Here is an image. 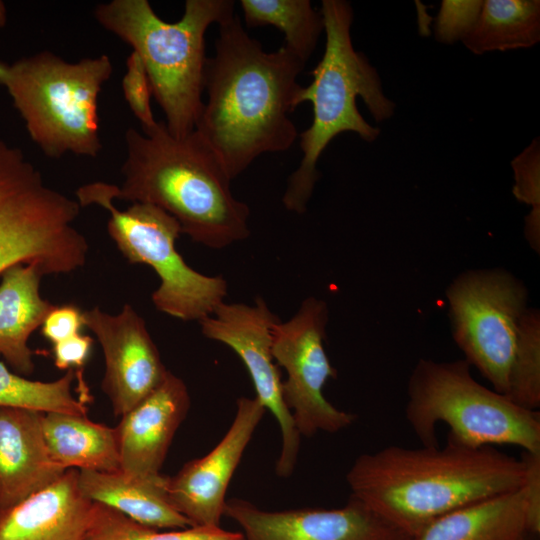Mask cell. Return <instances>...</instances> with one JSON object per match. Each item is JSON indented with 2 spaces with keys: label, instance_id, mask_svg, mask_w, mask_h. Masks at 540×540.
I'll list each match as a JSON object with an SVG mask.
<instances>
[{
  "label": "cell",
  "instance_id": "9a60e30c",
  "mask_svg": "<svg viewBox=\"0 0 540 540\" xmlns=\"http://www.w3.org/2000/svg\"><path fill=\"white\" fill-rule=\"evenodd\" d=\"M224 515L245 540H409L399 529L350 497L337 509L266 511L242 500H226Z\"/></svg>",
  "mask_w": 540,
  "mask_h": 540
},
{
  "label": "cell",
  "instance_id": "83f0119b",
  "mask_svg": "<svg viewBox=\"0 0 540 540\" xmlns=\"http://www.w3.org/2000/svg\"><path fill=\"white\" fill-rule=\"evenodd\" d=\"M516 199L531 207L525 217V236L531 247L539 252L540 247V142L534 139L511 161Z\"/></svg>",
  "mask_w": 540,
  "mask_h": 540
},
{
  "label": "cell",
  "instance_id": "f1b7e54d",
  "mask_svg": "<svg viewBox=\"0 0 540 540\" xmlns=\"http://www.w3.org/2000/svg\"><path fill=\"white\" fill-rule=\"evenodd\" d=\"M124 98L139 123L142 131L154 128L155 120L151 108L152 89L145 66L139 55L132 51L126 60V72L122 78Z\"/></svg>",
  "mask_w": 540,
  "mask_h": 540
},
{
  "label": "cell",
  "instance_id": "d590c367",
  "mask_svg": "<svg viewBox=\"0 0 540 540\" xmlns=\"http://www.w3.org/2000/svg\"><path fill=\"white\" fill-rule=\"evenodd\" d=\"M409 540H411V539H409Z\"/></svg>",
  "mask_w": 540,
  "mask_h": 540
},
{
  "label": "cell",
  "instance_id": "3957f363",
  "mask_svg": "<svg viewBox=\"0 0 540 540\" xmlns=\"http://www.w3.org/2000/svg\"><path fill=\"white\" fill-rule=\"evenodd\" d=\"M124 138L123 181L113 187L116 200L163 209L181 233L209 248L248 238L249 207L233 195L232 179L196 130L177 138L158 121L145 132L130 127Z\"/></svg>",
  "mask_w": 540,
  "mask_h": 540
},
{
  "label": "cell",
  "instance_id": "ba28073f",
  "mask_svg": "<svg viewBox=\"0 0 540 540\" xmlns=\"http://www.w3.org/2000/svg\"><path fill=\"white\" fill-rule=\"evenodd\" d=\"M81 206L46 184L23 151L0 139V275L35 264L44 275L66 274L87 260L88 242L76 228Z\"/></svg>",
  "mask_w": 540,
  "mask_h": 540
},
{
  "label": "cell",
  "instance_id": "7c38bea8",
  "mask_svg": "<svg viewBox=\"0 0 540 540\" xmlns=\"http://www.w3.org/2000/svg\"><path fill=\"white\" fill-rule=\"evenodd\" d=\"M279 320L258 297L254 305L223 302L199 323L206 338L227 345L240 357L254 385L255 397L276 418L282 435L276 473L286 478L294 471L301 435L284 402L283 381L272 354V327Z\"/></svg>",
  "mask_w": 540,
  "mask_h": 540
},
{
  "label": "cell",
  "instance_id": "52a82bcc",
  "mask_svg": "<svg viewBox=\"0 0 540 540\" xmlns=\"http://www.w3.org/2000/svg\"><path fill=\"white\" fill-rule=\"evenodd\" d=\"M465 360L421 359L408 382L405 417L422 446H438L437 423L471 448L514 445L540 453V415L479 383Z\"/></svg>",
  "mask_w": 540,
  "mask_h": 540
},
{
  "label": "cell",
  "instance_id": "6da1fadb",
  "mask_svg": "<svg viewBox=\"0 0 540 540\" xmlns=\"http://www.w3.org/2000/svg\"><path fill=\"white\" fill-rule=\"evenodd\" d=\"M207 58V102L195 130L233 180L264 153L288 150L299 136L289 117L305 62L285 46L267 52L239 16L219 24Z\"/></svg>",
  "mask_w": 540,
  "mask_h": 540
},
{
  "label": "cell",
  "instance_id": "2e32d148",
  "mask_svg": "<svg viewBox=\"0 0 540 540\" xmlns=\"http://www.w3.org/2000/svg\"><path fill=\"white\" fill-rule=\"evenodd\" d=\"M189 407L187 386L168 371L159 387L121 416L115 427L119 470L132 476L160 474L174 435Z\"/></svg>",
  "mask_w": 540,
  "mask_h": 540
},
{
  "label": "cell",
  "instance_id": "d6a6232c",
  "mask_svg": "<svg viewBox=\"0 0 540 540\" xmlns=\"http://www.w3.org/2000/svg\"><path fill=\"white\" fill-rule=\"evenodd\" d=\"M7 20V10L5 4L0 1V28L5 26Z\"/></svg>",
  "mask_w": 540,
  "mask_h": 540
},
{
  "label": "cell",
  "instance_id": "30bf717a",
  "mask_svg": "<svg viewBox=\"0 0 540 540\" xmlns=\"http://www.w3.org/2000/svg\"><path fill=\"white\" fill-rule=\"evenodd\" d=\"M446 295L453 338L465 360L505 395L528 308L525 286L504 270H472L458 276Z\"/></svg>",
  "mask_w": 540,
  "mask_h": 540
},
{
  "label": "cell",
  "instance_id": "44dd1931",
  "mask_svg": "<svg viewBox=\"0 0 540 540\" xmlns=\"http://www.w3.org/2000/svg\"><path fill=\"white\" fill-rule=\"evenodd\" d=\"M0 282V355L19 374L34 370L30 335L41 327L55 306L40 295L44 276L35 264H15L2 274Z\"/></svg>",
  "mask_w": 540,
  "mask_h": 540
},
{
  "label": "cell",
  "instance_id": "8992f818",
  "mask_svg": "<svg viewBox=\"0 0 540 540\" xmlns=\"http://www.w3.org/2000/svg\"><path fill=\"white\" fill-rule=\"evenodd\" d=\"M112 71L106 54L68 62L41 51L12 63L0 60V85L45 156L97 157L102 150L98 97Z\"/></svg>",
  "mask_w": 540,
  "mask_h": 540
},
{
  "label": "cell",
  "instance_id": "f546056e",
  "mask_svg": "<svg viewBox=\"0 0 540 540\" xmlns=\"http://www.w3.org/2000/svg\"><path fill=\"white\" fill-rule=\"evenodd\" d=\"M483 0H442L435 20V38L443 44L462 41L475 26Z\"/></svg>",
  "mask_w": 540,
  "mask_h": 540
},
{
  "label": "cell",
  "instance_id": "ffe728a7",
  "mask_svg": "<svg viewBox=\"0 0 540 540\" xmlns=\"http://www.w3.org/2000/svg\"><path fill=\"white\" fill-rule=\"evenodd\" d=\"M79 487L93 503L109 507L129 519L154 529L178 530L194 527L171 504L167 477L132 476L120 470H78Z\"/></svg>",
  "mask_w": 540,
  "mask_h": 540
},
{
  "label": "cell",
  "instance_id": "9c48e42d",
  "mask_svg": "<svg viewBox=\"0 0 540 540\" xmlns=\"http://www.w3.org/2000/svg\"><path fill=\"white\" fill-rule=\"evenodd\" d=\"M114 184L95 181L76 190L81 207L97 205L110 217L107 232L132 264L150 266L160 279L151 299L155 308L183 321H201L224 302L227 282L190 267L176 249L181 233L177 220L163 209L134 202L126 210L114 205Z\"/></svg>",
  "mask_w": 540,
  "mask_h": 540
},
{
  "label": "cell",
  "instance_id": "1f68e13d",
  "mask_svg": "<svg viewBox=\"0 0 540 540\" xmlns=\"http://www.w3.org/2000/svg\"><path fill=\"white\" fill-rule=\"evenodd\" d=\"M93 339L88 335L77 334L53 345L54 364L58 369L82 368L92 350Z\"/></svg>",
  "mask_w": 540,
  "mask_h": 540
},
{
  "label": "cell",
  "instance_id": "7a4b0ae2",
  "mask_svg": "<svg viewBox=\"0 0 540 540\" xmlns=\"http://www.w3.org/2000/svg\"><path fill=\"white\" fill-rule=\"evenodd\" d=\"M529 464L494 446L390 445L361 454L346 474L351 496L410 538L463 506L523 487Z\"/></svg>",
  "mask_w": 540,
  "mask_h": 540
},
{
  "label": "cell",
  "instance_id": "cb8c5ba5",
  "mask_svg": "<svg viewBox=\"0 0 540 540\" xmlns=\"http://www.w3.org/2000/svg\"><path fill=\"white\" fill-rule=\"evenodd\" d=\"M248 27L272 25L284 34L287 49L305 63L324 30L321 12L309 0H241Z\"/></svg>",
  "mask_w": 540,
  "mask_h": 540
},
{
  "label": "cell",
  "instance_id": "836d02e7",
  "mask_svg": "<svg viewBox=\"0 0 540 540\" xmlns=\"http://www.w3.org/2000/svg\"><path fill=\"white\" fill-rule=\"evenodd\" d=\"M535 536H536V535H530V536L527 538V540H534Z\"/></svg>",
  "mask_w": 540,
  "mask_h": 540
},
{
  "label": "cell",
  "instance_id": "484cf974",
  "mask_svg": "<svg viewBox=\"0 0 540 540\" xmlns=\"http://www.w3.org/2000/svg\"><path fill=\"white\" fill-rule=\"evenodd\" d=\"M241 532L219 527H189L161 531L141 525L99 503L93 504L84 540H242Z\"/></svg>",
  "mask_w": 540,
  "mask_h": 540
},
{
  "label": "cell",
  "instance_id": "603a6c76",
  "mask_svg": "<svg viewBox=\"0 0 540 540\" xmlns=\"http://www.w3.org/2000/svg\"><path fill=\"white\" fill-rule=\"evenodd\" d=\"M539 41V0H484L475 26L461 42L482 55L529 48Z\"/></svg>",
  "mask_w": 540,
  "mask_h": 540
},
{
  "label": "cell",
  "instance_id": "e575fe53",
  "mask_svg": "<svg viewBox=\"0 0 540 540\" xmlns=\"http://www.w3.org/2000/svg\"><path fill=\"white\" fill-rule=\"evenodd\" d=\"M242 540H245V538H243Z\"/></svg>",
  "mask_w": 540,
  "mask_h": 540
},
{
  "label": "cell",
  "instance_id": "7402d4cb",
  "mask_svg": "<svg viewBox=\"0 0 540 540\" xmlns=\"http://www.w3.org/2000/svg\"><path fill=\"white\" fill-rule=\"evenodd\" d=\"M42 427L52 460L64 470L112 472L120 469L115 428L86 414L44 413Z\"/></svg>",
  "mask_w": 540,
  "mask_h": 540
},
{
  "label": "cell",
  "instance_id": "d6986e66",
  "mask_svg": "<svg viewBox=\"0 0 540 540\" xmlns=\"http://www.w3.org/2000/svg\"><path fill=\"white\" fill-rule=\"evenodd\" d=\"M42 412L0 407V507L18 504L66 471L51 458Z\"/></svg>",
  "mask_w": 540,
  "mask_h": 540
},
{
  "label": "cell",
  "instance_id": "5b68a950",
  "mask_svg": "<svg viewBox=\"0 0 540 540\" xmlns=\"http://www.w3.org/2000/svg\"><path fill=\"white\" fill-rule=\"evenodd\" d=\"M232 0H187L182 17L161 19L147 0L98 4L96 21L141 58L169 133L182 138L195 130L203 109L205 34L234 16Z\"/></svg>",
  "mask_w": 540,
  "mask_h": 540
},
{
  "label": "cell",
  "instance_id": "d4e9b609",
  "mask_svg": "<svg viewBox=\"0 0 540 540\" xmlns=\"http://www.w3.org/2000/svg\"><path fill=\"white\" fill-rule=\"evenodd\" d=\"M75 376L74 370L69 369L55 381H34L11 372L0 362V407L42 413L86 414V403L72 393Z\"/></svg>",
  "mask_w": 540,
  "mask_h": 540
},
{
  "label": "cell",
  "instance_id": "e0dca14e",
  "mask_svg": "<svg viewBox=\"0 0 540 540\" xmlns=\"http://www.w3.org/2000/svg\"><path fill=\"white\" fill-rule=\"evenodd\" d=\"M540 532V486L514 491L449 512L411 540H527Z\"/></svg>",
  "mask_w": 540,
  "mask_h": 540
},
{
  "label": "cell",
  "instance_id": "5bb4252c",
  "mask_svg": "<svg viewBox=\"0 0 540 540\" xmlns=\"http://www.w3.org/2000/svg\"><path fill=\"white\" fill-rule=\"evenodd\" d=\"M265 412L256 397L239 398L232 424L219 443L203 457L187 462L175 476L167 477L171 504L193 526H220L227 488Z\"/></svg>",
  "mask_w": 540,
  "mask_h": 540
},
{
  "label": "cell",
  "instance_id": "277c9868",
  "mask_svg": "<svg viewBox=\"0 0 540 540\" xmlns=\"http://www.w3.org/2000/svg\"><path fill=\"white\" fill-rule=\"evenodd\" d=\"M321 15L326 43L323 56L312 72V82L301 86L295 106L310 102L313 120L300 133L302 159L288 179L282 201L289 211L302 214L319 179V158L334 137L344 132L356 133L373 142L380 129L370 125L360 114L356 100L361 97L372 117L381 122L391 118L395 103L385 96L377 70L352 44L353 9L344 0H323Z\"/></svg>",
  "mask_w": 540,
  "mask_h": 540
},
{
  "label": "cell",
  "instance_id": "ac0fdd59",
  "mask_svg": "<svg viewBox=\"0 0 540 540\" xmlns=\"http://www.w3.org/2000/svg\"><path fill=\"white\" fill-rule=\"evenodd\" d=\"M93 504L79 487L78 470L67 469L18 504L0 507V540H84Z\"/></svg>",
  "mask_w": 540,
  "mask_h": 540
},
{
  "label": "cell",
  "instance_id": "8fae6325",
  "mask_svg": "<svg viewBox=\"0 0 540 540\" xmlns=\"http://www.w3.org/2000/svg\"><path fill=\"white\" fill-rule=\"evenodd\" d=\"M327 321L326 302L308 297L293 317L276 322L271 332L274 360L287 374L283 399L298 432L306 437L319 431L339 432L356 419L323 395L326 382L337 376L324 348Z\"/></svg>",
  "mask_w": 540,
  "mask_h": 540
},
{
  "label": "cell",
  "instance_id": "4fadbf2b",
  "mask_svg": "<svg viewBox=\"0 0 540 540\" xmlns=\"http://www.w3.org/2000/svg\"><path fill=\"white\" fill-rule=\"evenodd\" d=\"M83 318L103 350L102 389L121 417L158 388L168 370L144 319L130 304L117 314L94 307L84 310Z\"/></svg>",
  "mask_w": 540,
  "mask_h": 540
},
{
  "label": "cell",
  "instance_id": "4dcf8cb0",
  "mask_svg": "<svg viewBox=\"0 0 540 540\" xmlns=\"http://www.w3.org/2000/svg\"><path fill=\"white\" fill-rule=\"evenodd\" d=\"M83 326V311L78 307L70 304L54 306L41 325V333L54 345L80 334Z\"/></svg>",
  "mask_w": 540,
  "mask_h": 540
},
{
  "label": "cell",
  "instance_id": "4316f807",
  "mask_svg": "<svg viewBox=\"0 0 540 540\" xmlns=\"http://www.w3.org/2000/svg\"><path fill=\"white\" fill-rule=\"evenodd\" d=\"M505 396L528 410L540 407V314L535 308L522 316Z\"/></svg>",
  "mask_w": 540,
  "mask_h": 540
}]
</instances>
